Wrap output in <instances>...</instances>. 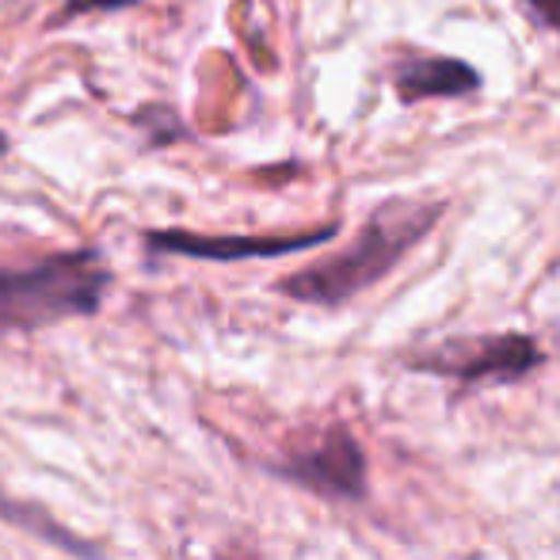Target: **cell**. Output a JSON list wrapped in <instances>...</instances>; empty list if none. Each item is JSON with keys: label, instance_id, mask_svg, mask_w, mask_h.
Returning <instances> with one entry per match:
<instances>
[{"label": "cell", "instance_id": "obj_8", "mask_svg": "<svg viewBox=\"0 0 560 560\" xmlns=\"http://www.w3.org/2000/svg\"><path fill=\"white\" fill-rule=\"evenodd\" d=\"M526 12H530L541 27L560 31V0H526Z\"/></svg>", "mask_w": 560, "mask_h": 560}, {"label": "cell", "instance_id": "obj_6", "mask_svg": "<svg viewBox=\"0 0 560 560\" xmlns=\"http://www.w3.org/2000/svg\"><path fill=\"white\" fill-rule=\"evenodd\" d=\"M393 84H397V96L405 104L416 100H446V96H465V92L480 89V73L472 66L457 58H431V54H405V58L393 66Z\"/></svg>", "mask_w": 560, "mask_h": 560}, {"label": "cell", "instance_id": "obj_7", "mask_svg": "<svg viewBox=\"0 0 560 560\" xmlns=\"http://www.w3.org/2000/svg\"><path fill=\"white\" fill-rule=\"evenodd\" d=\"M130 4H133V0H69L54 23H66V20H73V15H81V12H96V8H130Z\"/></svg>", "mask_w": 560, "mask_h": 560}, {"label": "cell", "instance_id": "obj_4", "mask_svg": "<svg viewBox=\"0 0 560 560\" xmlns=\"http://www.w3.org/2000/svg\"><path fill=\"white\" fill-rule=\"evenodd\" d=\"M275 472L310 492L328 495V500H362L366 495V454L347 428H332L317 443L298 446L294 454L275 465Z\"/></svg>", "mask_w": 560, "mask_h": 560}, {"label": "cell", "instance_id": "obj_9", "mask_svg": "<svg viewBox=\"0 0 560 560\" xmlns=\"http://www.w3.org/2000/svg\"><path fill=\"white\" fill-rule=\"evenodd\" d=\"M4 149H8V138H4V133H0V153H4Z\"/></svg>", "mask_w": 560, "mask_h": 560}, {"label": "cell", "instance_id": "obj_1", "mask_svg": "<svg viewBox=\"0 0 560 560\" xmlns=\"http://www.w3.org/2000/svg\"><path fill=\"white\" fill-rule=\"evenodd\" d=\"M443 218V202L420 199H389L366 218L362 233L351 248H343L332 259L305 267L279 282V290L294 302L310 305H343L366 287L382 282L423 236Z\"/></svg>", "mask_w": 560, "mask_h": 560}, {"label": "cell", "instance_id": "obj_2", "mask_svg": "<svg viewBox=\"0 0 560 560\" xmlns=\"http://www.w3.org/2000/svg\"><path fill=\"white\" fill-rule=\"evenodd\" d=\"M107 287L112 271L92 248L58 252L27 267L0 264V328L35 332L69 317H92Z\"/></svg>", "mask_w": 560, "mask_h": 560}, {"label": "cell", "instance_id": "obj_5", "mask_svg": "<svg viewBox=\"0 0 560 560\" xmlns=\"http://www.w3.org/2000/svg\"><path fill=\"white\" fill-rule=\"evenodd\" d=\"M336 225L313 229V233L294 236H199V233H145L149 252H168V256H191V259H256V256H287V252H305L317 244L332 241Z\"/></svg>", "mask_w": 560, "mask_h": 560}, {"label": "cell", "instance_id": "obj_3", "mask_svg": "<svg viewBox=\"0 0 560 560\" xmlns=\"http://www.w3.org/2000/svg\"><path fill=\"white\" fill-rule=\"evenodd\" d=\"M538 362H541V347L530 336L508 332V336L450 339V343L428 351L423 359H412V366L477 385V382H518Z\"/></svg>", "mask_w": 560, "mask_h": 560}]
</instances>
